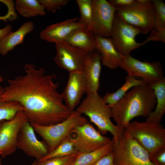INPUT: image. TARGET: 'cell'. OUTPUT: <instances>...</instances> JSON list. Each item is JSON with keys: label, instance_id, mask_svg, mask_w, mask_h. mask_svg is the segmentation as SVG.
Listing matches in <instances>:
<instances>
[{"label": "cell", "instance_id": "6da1fadb", "mask_svg": "<svg viewBox=\"0 0 165 165\" xmlns=\"http://www.w3.org/2000/svg\"><path fill=\"white\" fill-rule=\"evenodd\" d=\"M24 69V75L8 80L2 100L19 103L29 121L38 125H53L67 119L73 111L63 103L52 76L31 64H25Z\"/></svg>", "mask_w": 165, "mask_h": 165}, {"label": "cell", "instance_id": "7a4b0ae2", "mask_svg": "<svg viewBox=\"0 0 165 165\" xmlns=\"http://www.w3.org/2000/svg\"><path fill=\"white\" fill-rule=\"evenodd\" d=\"M156 104L155 93L150 86L145 84L136 86L110 107L112 117L116 125L123 130L133 118L147 117L154 109Z\"/></svg>", "mask_w": 165, "mask_h": 165}, {"label": "cell", "instance_id": "3957f363", "mask_svg": "<svg viewBox=\"0 0 165 165\" xmlns=\"http://www.w3.org/2000/svg\"><path fill=\"white\" fill-rule=\"evenodd\" d=\"M76 110L82 115L84 114L88 116L102 135L110 133L114 142L121 136L123 130H121L112 122L111 108L98 93L87 95Z\"/></svg>", "mask_w": 165, "mask_h": 165}, {"label": "cell", "instance_id": "277c9868", "mask_svg": "<svg viewBox=\"0 0 165 165\" xmlns=\"http://www.w3.org/2000/svg\"><path fill=\"white\" fill-rule=\"evenodd\" d=\"M125 129L148 152L150 158L165 148V129L161 123L134 121Z\"/></svg>", "mask_w": 165, "mask_h": 165}, {"label": "cell", "instance_id": "5b68a950", "mask_svg": "<svg viewBox=\"0 0 165 165\" xmlns=\"http://www.w3.org/2000/svg\"><path fill=\"white\" fill-rule=\"evenodd\" d=\"M116 14L135 27L141 34H146L155 28V13L152 0H135L132 4L116 8Z\"/></svg>", "mask_w": 165, "mask_h": 165}, {"label": "cell", "instance_id": "8992f818", "mask_svg": "<svg viewBox=\"0 0 165 165\" xmlns=\"http://www.w3.org/2000/svg\"><path fill=\"white\" fill-rule=\"evenodd\" d=\"M112 153L115 165H154L148 152L124 129L113 144Z\"/></svg>", "mask_w": 165, "mask_h": 165}, {"label": "cell", "instance_id": "52a82bcc", "mask_svg": "<svg viewBox=\"0 0 165 165\" xmlns=\"http://www.w3.org/2000/svg\"><path fill=\"white\" fill-rule=\"evenodd\" d=\"M88 121L76 110L66 119L58 123L48 126L30 124L34 131L43 139L49 152L54 149L75 127L83 125Z\"/></svg>", "mask_w": 165, "mask_h": 165}, {"label": "cell", "instance_id": "ba28073f", "mask_svg": "<svg viewBox=\"0 0 165 165\" xmlns=\"http://www.w3.org/2000/svg\"><path fill=\"white\" fill-rule=\"evenodd\" d=\"M69 136L78 153L92 152L111 143L112 140L102 135L88 121L74 128Z\"/></svg>", "mask_w": 165, "mask_h": 165}, {"label": "cell", "instance_id": "9c48e42d", "mask_svg": "<svg viewBox=\"0 0 165 165\" xmlns=\"http://www.w3.org/2000/svg\"><path fill=\"white\" fill-rule=\"evenodd\" d=\"M140 34L138 29L126 22L116 13L111 38L116 49L122 56L128 55L133 50L145 44L143 42L136 41V37Z\"/></svg>", "mask_w": 165, "mask_h": 165}, {"label": "cell", "instance_id": "30bf717a", "mask_svg": "<svg viewBox=\"0 0 165 165\" xmlns=\"http://www.w3.org/2000/svg\"><path fill=\"white\" fill-rule=\"evenodd\" d=\"M119 67L125 70L128 75L141 77L149 85L160 81L164 77L163 68L160 61H141L130 54L123 56Z\"/></svg>", "mask_w": 165, "mask_h": 165}, {"label": "cell", "instance_id": "8fae6325", "mask_svg": "<svg viewBox=\"0 0 165 165\" xmlns=\"http://www.w3.org/2000/svg\"><path fill=\"white\" fill-rule=\"evenodd\" d=\"M29 121L23 111L18 112L12 119L0 121V156L4 158L16 151L19 130Z\"/></svg>", "mask_w": 165, "mask_h": 165}, {"label": "cell", "instance_id": "7c38bea8", "mask_svg": "<svg viewBox=\"0 0 165 165\" xmlns=\"http://www.w3.org/2000/svg\"><path fill=\"white\" fill-rule=\"evenodd\" d=\"M92 31L96 35L111 38L116 8L106 0H92Z\"/></svg>", "mask_w": 165, "mask_h": 165}, {"label": "cell", "instance_id": "4fadbf2b", "mask_svg": "<svg viewBox=\"0 0 165 165\" xmlns=\"http://www.w3.org/2000/svg\"><path fill=\"white\" fill-rule=\"evenodd\" d=\"M55 44L56 53L54 60L59 67L69 73L82 71L84 62L89 53L72 46L65 41Z\"/></svg>", "mask_w": 165, "mask_h": 165}, {"label": "cell", "instance_id": "5bb4252c", "mask_svg": "<svg viewBox=\"0 0 165 165\" xmlns=\"http://www.w3.org/2000/svg\"><path fill=\"white\" fill-rule=\"evenodd\" d=\"M35 132L29 121L24 123L18 133L17 148L28 156L41 160L49 152V151L44 141L38 139Z\"/></svg>", "mask_w": 165, "mask_h": 165}, {"label": "cell", "instance_id": "9a60e30c", "mask_svg": "<svg viewBox=\"0 0 165 165\" xmlns=\"http://www.w3.org/2000/svg\"><path fill=\"white\" fill-rule=\"evenodd\" d=\"M87 83L82 71L69 73L68 80L61 93L65 105L71 111L79 103L83 95L86 93Z\"/></svg>", "mask_w": 165, "mask_h": 165}, {"label": "cell", "instance_id": "2e32d148", "mask_svg": "<svg viewBox=\"0 0 165 165\" xmlns=\"http://www.w3.org/2000/svg\"><path fill=\"white\" fill-rule=\"evenodd\" d=\"M78 20L75 17L48 26L40 31L39 36L42 39L51 43L64 41L73 31L83 27Z\"/></svg>", "mask_w": 165, "mask_h": 165}, {"label": "cell", "instance_id": "e0dca14e", "mask_svg": "<svg viewBox=\"0 0 165 165\" xmlns=\"http://www.w3.org/2000/svg\"><path fill=\"white\" fill-rule=\"evenodd\" d=\"M82 71L87 83V95L98 93L100 87L101 62L100 55L96 50L88 54Z\"/></svg>", "mask_w": 165, "mask_h": 165}, {"label": "cell", "instance_id": "ac0fdd59", "mask_svg": "<svg viewBox=\"0 0 165 165\" xmlns=\"http://www.w3.org/2000/svg\"><path fill=\"white\" fill-rule=\"evenodd\" d=\"M96 50L99 53L101 63L109 68L115 69L119 67L123 56L117 51L111 38L95 35Z\"/></svg>", "mask_w": 165, "mask_h": 165}, {"label": "cell", "instance_id": "d6986e66", "mask_svg": "<svg viewBox=\"0 0 165 165\" xmlns=\"http://www.w3.org/2000/svg\"><path fill=\"white\" fill-rule=\"evenodd\" d=\"M64 41L71 45L88 53L96 51L95 35L85 26L75 30Z\"/></svg>", "mask_w": 165, "mask_h": 165}, {"label": "cell", "instance_id": "ffe728a7", "mask_svg": "<svg viewBox=\"0 0 165 165\" xmlns=\"http://www.w3.org/2000/svg\"><path fill=\"white\" fill-rule=\"evenodd\" d=\"M33 23L24 22L16 31H11L0 40V54L5 56L17 45L22 43L26 35L34 29Z\"/></svg>", "mask_w": 165, "mask_h": 165}, {"label": "cell", "instance_id": "44dd1931", "mask_svg": "<svg viewBox=\"0 0 165 165\" xmlns=\"http://www.w3.org/2000/svg\"><path fill=\"white\" fill-rule=\"evenodd\" d=\"M150 86L156 96V104L154 110L147 117V122L161 123L165 112V78Z\"/></svg>", "mask_w": 165, "mask_h": 165}, {"label": "cell", "instance_id": "7402d4cb", "mask_svg": "<svg viewBox=\"0 0 165 165\" xmlns=\"http://www.w3.org/2000/svg\"><path fill=\"white\" fill-rule=\"evenodd\" d=\"M114 141L95 150L78 153L70 165H94L104 156L112 153Z\"/></svg>", "mask_w": 165, "mask_h": 165}, {"label": "cell", "instance_id": "603a6c76", "mask_svg": "<svg viewBox=\"0 0 165 165\" xmlns=\"http://www.w3.org/2000/svg\"><path fill=\"white\" fill-rule=\"evenodd\" d=\"M147 84L143 81L138 80L134 77L127 75L125 82L122 86L115 92L108 93L103 97L105 102L111 107L120 100L132 88L136 86Z\"/></svg>", "mask_w": 165, "mask_h": 165}, {"label": "cell", "instance_id": "cb8c5ba5", "mask_svg": "<svg viewBox=\"0 0 165 165\" xmlns=\"http://www.w3.org/2000/svg\"><path fill=\"white\" fill-rule=\"evenodd\" d=\"M15 6L19 14L25 18L46 14L45 9L38 0H16Z\"/></svg>", "mask_w": 165, "mask_h": 165}, {"label": "cell", "instance_id": "d4e9b609", "mask_svg": "<svg viewBox=\"0 0 165 165\" xmlns=\"http://www.w3.org/2000/svg\"><path fill=\"white\" fill-rule=\"evenodd\" d=\"M3 91L4 88L0 86V121L10 119L18 112L24 110L22 106L18 102L2 101Z\"/></svg>", "mask_w": 165, "mask_h": 165}, {"label": "cell", "instance_id": "484cf974", "mask_svg": "<svg viewBox=\"0 0 165 165\" xmlns=\"http://www.w3.org/2000/svg\"><path fill=\"white\" fill-rule=\"evenodd\" d=\"M78 153L75 148L69 136L66 138L53 150L50 152L41 160L71 156Z\"/></svg>", "mask_w": 165, "mask_h": 165}, {"label": "cell", "instance_id": "4316f807", "mask_svg": "<svg viewBox=\"0 0 165 165\" xmlns=\"http://www.w3.org/2000/svg\"><path fill=\"white\" fill-rule=\"evenodd\" d=\"M80 13L78 22L92 31V0H76Z\"/></svg>", "mask_w": 165, "mask_h": 165}, {"label": "cell", "instance_id": "83f0119b", "mask_svg": "<svg viewBox=\"0 0 165 165\" xmlns=\"http://www.w3.org/2000/svg\"><path fill=\"white\" fill-rule=\"evenodd\" d=\"M155 13V28L165 29V4L162 0H153Z\"/></svg>", "mask_w": 165, "mask_h": 165}, {"label": "cell", "instance_id": "f1b7e54d", "mask_svg": "<svg viewBox=\"0 0 165 165\" xmlns=\"http://www.w3.org/2000/svg\"><path fill=\"white\" fill-rule=\"evenodd\" d=\"M78 154L63 157L52 158L43 160H35L31 165H70Z\"/></svg>", "mask_w": 165, "mask_h": 165}, {"label": "cell", "instance_id": "f546056e", "mask_svg": "<svg viewBox=\"0 0 165 165\" xmlns=\"http://www.w3.org/2000/svg\"><path fill=\"white\" fill-rule=\"evenodd\" d=\"M48 11L55 13L57 10L64 7L68 4V0H38Z\"/></svg>", "mask_w": 165, "mask_h": 165}, {"label": "cell", "instance_id": "4dcf8cb0", "mask_svg": "<svg viewBox=\"0 0 165 165\" xmlns=\"http://www.w3.org/2000/svg\"><path fill=\"white\" fill-rule=\"evenodd\" d=\"M149 35L143 42L145 44L150 41H160L165 42V29L154 28L150 32Z\"/></svg>", "mask_w": 165, "mask_h": 165}, {"label": "cell", "instance_id": "1f68e13d", "mask_svg": "<svg viewBox=\"0 0 165 165\" xmlns=\"http://www.w3.org/2000/svg\"><path fill=\"white\" fill-rule=\"evenodd\" d=\"M150 159L154 165H165V148L157 152Z\"/></svg>", "mask_w": 165, "mask_h": 165}, {"label": "cell", "instance_id": "d6a6232c", "mask_svg": "<svg viewBox=\"0 0 165 165\" xmlns=\"http://www.w3.org/2000/svg\"><path fill=\"white\" fill-rule=\"evenodd\" d=\"M94 165H115L114 161L113 153L103 157Z\"/></svg>", "mask_w": 165, "mask_h": 165}, {"label": "cell", "instance_id": "836d02e7", "mask_svg": "<svg viewBox=\"0 0 165 165\" xmlns=\"http://www.w3.org/2000/svg\"><path fill=\"white\" fill-rule=\"evenodd\" d=\"M135 1V0H109L108 1L116 8L130 5Z\"/></svg>", "mask_w": 165, "mask_h": 165}, {"label": "cell", "instance_id": "e575fe53", "mask_svg": "<svg viewBox=\"0 0 165 165\" xmlns=\"http://www.w3.org/2000/svg\"><path fill=\"white\" fill-rule=\"evenodd\" d=\"M12 27L10 24L6 25L5 27L0 29V40L12 31Z\"/></svg>", "mask_w": 165, "mask_h": 165}, {"label": "cell", "instance_id": "d590c367", "mask_svg": "<svg viewBox=\"0 0 165 165\" xmlns=\"http://www.w3.org/2000/svg\"><path fill=\"white\" fill-rule=\"evenodd\" d=\"M0 165H2V160L0 157Z\"/></svg>", "mask_w": 165, "mask_h": 165}, {"label": "cell", "instance_id": "8d00e7d4", "mask_svg": "<svg viewBox=\"0 0 165 165\" xmlns=\"http://www.w3.org/2000/svg\"><path fill=\"white\" fill-rule=\"evenodd\" d=\"M2 77L0 76V82L2 81Z\"/></svg>", "mask_w": 165, "mask_h": 165}]
</instances>
